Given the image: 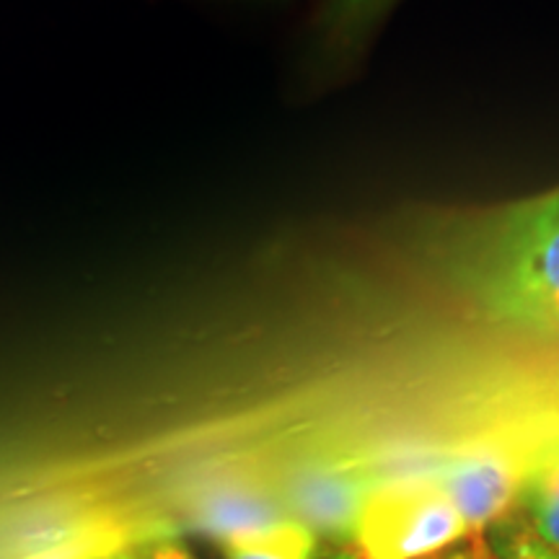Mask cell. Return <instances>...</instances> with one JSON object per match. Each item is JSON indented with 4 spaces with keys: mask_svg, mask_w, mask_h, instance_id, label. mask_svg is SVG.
Masks as SVG:
<instances>
[{
    "mask_svg": "<svg viewBox=\"0 0 559 559\" xmlns=\"http://www.w3.org/2000/svg\"><path fill=\"white\" fill-rule=\"evenodd\" d=\"M423 254L440 288L489 324L559 340V190L440 223Z\"/></svg>",
    "mask_w": 559,
    "mask_h": 559,
    "instance_id": "1",
    "label": "cell"
},
{
    "mask_svg": "<svg viewBox=\"0 0 559 559\" xmlns=\"http://www.w3.org/2000/svg\"><path fill=\"white\" fill-rule=\"evenodd\" d=\"M430 464L389 474L366 495L353 528L358 559H432L469 539Z\"/></svg>",
    "mask_w": 559,
    "mask_h": 559,
    "instance_id": "2",
    "label": "cell"
},
{
    "mask_svg": "<svg viewBox=\"0 0 559 559\" xmlns=\"http://www.w3.org/2000/svg\"><path fill=\"white\" fill-rule=\"evenodd\" d=\"M531 438L534 432L515 443L498 438L466 440L430 464V474L464 515L472 536L485 534L515 510Z\"/></svg>",
    "mask_w": 559,
    "mask_h": 559,
    "instance_id": "3",
    "label": "cell"
},
{
    "mask_svg": "<svg viewBox=\"0 0 559 559\" xmlns=\"http://www.w3.org/2000/svg\"><path fill=\"white\" fill-rule=\"evenodd\" d=\"M226 559H319L321 536L298 519H277L264 526L221 536Z\"/></svg>",
    "mask_w": 559,
    "mask_h": 559,
    "instance_id": "4",
    "label": "cell"
},
{
    "mask_svg": "<svg viewBox=\"0 0 559 559\" xmlns=\"http://www.w3.org/2000/svg\"><path fill=\"white\" fill-rule=\"evenodd\" d=\"M515 513L536 539L559 551V492L539 481L523 479Z\"/></svg>",
    "mask_w": 559,
    "mask_h": 559,
    "instance_id": "5",
    "label": "cell"
},
{
    "mask_svg": "<svg viewBox=\"0 0 559 559\" xmlns=\"http://www.w3.org/2000/svg\"><path fill=\"white\" fill-rule=\"evenodd\" d=\"M485 536L500 559H559V551L536 539L515 510L489 526Z\"/></svg>",
    "mask_w": 559,
    "mask_h": 559,
    "instance_id": "6",
    "label": "cell"
},
{
    "mask_svg": "<svg viewBox=\"0 0 559 559\" xmlns=\"http://www.w3.org/2000/svg\"><path fill=\"white\" fill-rule=\"evenodd\" d=\"M523 479L539 481L559 492V425L534 432L526 451Z\"/></svg>",
    "mask_w": 559,
    "mask_h": 559,
    "instance_id": "7",
    "label": "cell"
},
{
    "mask_svg": "<svg viewBox=\"0 0 559 559\" xmlns=\"http://www.w3.org/2000/svg\"><path fill=\"white\" fill-rule=\"evenodd\" d=\"M383 3H389V0H334L330 9V19L334 26L349 29V26H355L358 21L373 16Z\"/></svg>",
    "mask_w": 559,
    "mask_h": 559,
    "instance_id": "8",
    "label": "cell"
},
{
    "mask_svg": "<svg viewBox=\"0 0 559 559\" xmlns=\"http://www.w3.org/2000/svg\"><path fill=\"white\" fill-rule=\"evenodd\" d=\"M128 559H194L192 551L185 547V544L171 539V536H158V539H151L140 547L124 551Z\"/></svg>",
    "mask_w": 559,
    "mask_h": 559,
    "instance_id": "9",
    "label": "cell"
},
{
    "mask_svg": "<svg viewBox=\"0 0 559 559\" xmlns=\"http://www.w3.org/2000/svg\"><path fill=\"white\" fill-rule=\"evenodd\" d=\"M432 559H500V557L498 551L489 547L485 534H474L469 539L456 544V547L440 551V555Z\"/></svg>",
    "mask_w": 559,
    "mask_h": 559,
    "instance_id": "10",
    "label": "cell"
},
{
    "mask_svg": "<svg viewBox=\"0 0 559 559\" xmlns=\"http://www.w3.org/2000/svg\"><path fill=\"white\" fill-rule=\"evenodd\" d=\"M330 559H358V555H355V551H340V555H334Z\"/></svg>",
    "mask_w": 559,
    "mask_h": 559,
    "instance_id": "11",
    "label": "cell"
},
{
    "mask_svg": "<svg viewBox=\"0 0 559 559\" xmlns=\"http://www.w3.org/2000/svg\"><path fill=\"white\" fill-rule=\"evenodd\" d=\"M94 559H120V557H117V555H115V557H94Z\"/></svg>",
    "mask_w": 559,
    "mask_h": 559,
    "instance_id": "12",
    "label": "cell"
},
{
    "mask_svg": "<svg viewBox=\"0 0 559 559\" xmlns=\"http://www.w3.org/2000/svg\"><path fill=\"white\" fill-rule=\"evenodd\" d=\"M117 557H120V559H128V555H124V551H122V555H117Z\"/></svg>",
    "mask_w": 559,
    "mask_h": 559,
    "instance_id": "13",
    "label": "cell"
}]
</instances>
